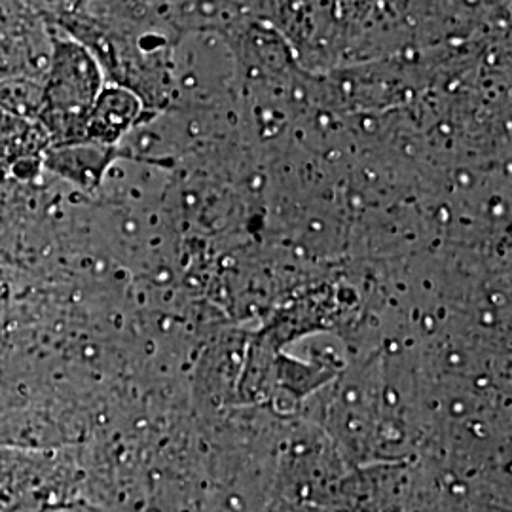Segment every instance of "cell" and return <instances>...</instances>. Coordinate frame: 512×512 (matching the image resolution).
I'll return each instance as SVG.
<instances>
[{"mask_svg":"<svg viewBox=\"0 0 512 512\" xmlns=\"http://www.w3.org/2000/svg\"><path fill=\"white\" fill-rule=\"evenodd\" d=\"M42 82L44 107L37 124L50 147L82 143L86 118L107 84L99 61L84 44L50 25V61Z\"/></svg>","mask_w":512,"mask_h":512,"instance_id":"obj_1","label":"cell"},{"mask_svg":"<svg viewBox=\"0 0 512 512\" xmlns=\"http://www.w3.org/2000/svg\"><path fill=\"white\" fill-rule=\"evenodd\" d=\"M73 484V461L61 452L0 446V512L63 509Z\"/></svg>","mask_w":512,"mask_h":512,"instance_id":"obj_2","label":"cell"},{"mask_svg":"<svg viewBox=\"0 0 512 512\" xmlns=\"http://www.w3.org/2000/svg\"><path fill=\"white\" fill-rule=\"evenodd\" d=\"M148 116L152 112L145 109L137 93L107 82L86 118L82 143L118 150V145Z\"/></svg>","mask_w":512,"mask_h":512,"instance_id":"obj_3","label":"cell"},{"mask_svg":"<svg viewBox=\"0 0 512 512\" xmlns=\"http://www.w3.org/2000/svg\"><path fill=\"white\" fill-rule=\"evenodd\" d=\"M48 148L50 141L37 122L0 109V181L10 175L33 181Z\"/></svg>","mask_w":512,"mask_h":512,"instance_id":"obj_4","label":"cell"},{"mask_svg":"<svg viewBox=\"0 0 512 512\" xmlns=\"http://www.w3.org/2000/svg\"><path fill=\"white\" fill-rule=\"evenodd\" d=\"M116 156V148L90 143L50 147L44 152L42 167L57 177L78 184L80 188H97L107 177V169Z\"/></svg>","mask_w":512,"mask_h":512,"instance_id":"obj_5","label":"cell"},{"mask_svg":"<svg viewBox=\"0 0 512 512\" xmlns=\"http://www.w3.org/2000/svg\"><path fill=\"white\" fill-rule=\"evenodd\" d=\"M44 107V82L25 76H0V109L23 120L37 122Z\"/></svg>","mask_w":512,"mask_h":512,"instance_id":"obj_6","label":"cell"}]
</instances>
